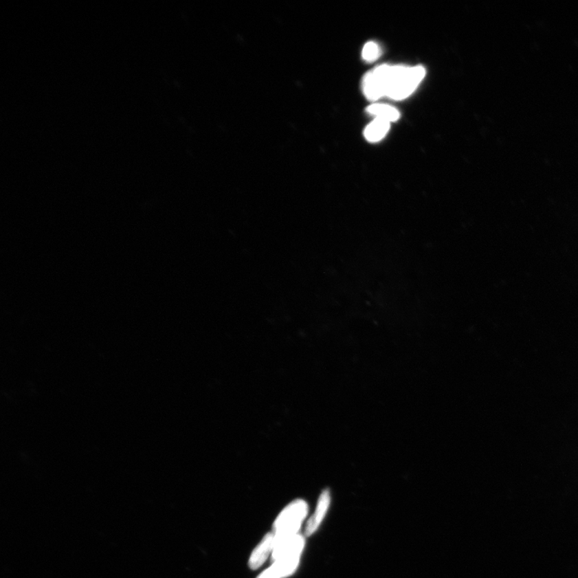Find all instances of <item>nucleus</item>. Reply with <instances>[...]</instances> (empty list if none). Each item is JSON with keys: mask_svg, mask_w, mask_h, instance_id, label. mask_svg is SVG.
Returning a JSON list of instances; mask_svg holds the SVG:
<instances>
[{"mask_svg": "<svg viewBox=\"0 0 578 578\" xmlns=\"http://www.w3.org/2000/svg\"><path fill=\"white\" fill-rule=\"evenodd\" d=\"M425 75L426 69L423 66L381 65L363 78V92L371 102L382 97L400 101L414 92Z\"/></svg>", "mask_w": 578, "mask_h": 578, "instance_id": "f257e3e1", "label": "nucleus"}, {"mask_svg": "<svg viewBox=\"0 0 578 578\" xmlns=\"http://www.w3.org/2000/svg\"><path fill=\"white\" fill-rule=\"evenodd\" d=\"M304 544V538L298 535L281 549L274 565L257 578H284L293 575L298 567Z\"/></svg>", "mask_w": 578, "mask_h": 578, "instance_id": "7ed1b4c3", "label": "nucleus"}, {"mask_svg": "<svg viewBox=\"0 0 578 578\" xmlns=\"http://www.w3.org/2000/svg\"><path fill=\"white\" fill-rule=\"evenodd\" d=\"M366 111L376 118L384 119L390 123L398 121L400 118L398 109L389 104H373L366 109Z\"/></svg>", "mask_w": 578, "mask_h": 578, "instance_id": "0eeeda50", "label": "nucleus"}, {"mask_svg": "<svg viewBox=\"0 0 578 578\" xmlns=\"http://www.w3.org/2000/svg\"><path fill=\"white\" fill-rule=\"evenodd\" d=\"M331 493H329V490H324L321 496H320L316 512L309 520L307 528H305V535L307 537L311 536L312 534L317 531L324 518L326 517L329 504H331Z\"/></svg>", "mask_w": 578, "mask_h": 578, "instance_id": "39448f33", "label": "nucleus"}, {"mask_svg": "<svg viewBox=\"0 0 578 578\" xmlns=\"http://www.w3.org/2000/svg\"><path fill=\"white\" fill-rule=\"evenodd\" d=\"M381 54V49L375 42H368L362 49V58L366 62L372 63L379 58Z\"/></svg>", "mask_w": 578, "mask_h": 578, "instance_id": "6e6552de", "label": "nucleus"}, {"mask_svg": "<svg viewBox=\"0 0 578 578\" xmlns=\"http://www.w3.org/2000/svg\"><path fill=\"white\" fill-rule=\"evenodd\" d=\"M275 546V535L269 533L266 535L261 543L253 551L249 559V567L252 570H257L269 557L270 553L274 552Z\"/></svg>", "mask_w": 578, "mask_h": 578, "instance_id": "20e7f679", "label": "nucleus"}, {"mask_svg": "<svg viewBox=\"0 0 578 578\" xmlns=\"http://www.w3.org/2000/svg\"><path fill=\"white\" fill-rule=\"evenodd\" d=\"M390 122L379 118H375L366 126L364 131L366 140L370 142H377L384 140L390 131Z\"/></svg>", "mask_w": 578, "mask_h": 578, "instance_id": "423d86ee", "label": "nucleus"}, {"mask_svg": "<svg viewBox=\"0 0 578 578\" xmlns=\"http://www.w3.org/2000/svg\"><path fill=\"white\" fill-rule=\"evenodd\" d=\"M307 514L308 505L302 500L293 501L282 511L274 524V549L298 536L300 525Z\"/></svg>", "mask_w": 578, "mask_h": 578, "instance_id": "f03ea898", "label": "nucleus"}]
</instances>
